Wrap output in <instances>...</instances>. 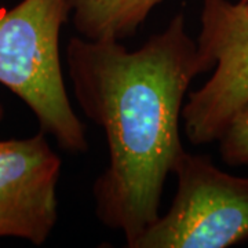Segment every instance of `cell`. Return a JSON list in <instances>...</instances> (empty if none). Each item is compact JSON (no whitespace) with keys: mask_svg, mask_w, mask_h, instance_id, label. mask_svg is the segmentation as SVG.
I'll return each mask as SVG.
<instances>
[{"mask_svg":"<svg viewBox=\"0 0 248 248\" xmlns=\"http://www.w3.org/2000/svg\"><path fill=\"white\" fill-rule=\"evenodd\" d=\"M66 63L80 109L104 128L109 166L93 184L98 221L128 246L159 218L166 179L185 152L181 115L190 83L211 71L181 11L138 50L73 36Z\"/></svg>","mask_w":248,"mask_h":248,"instance_id":"cell-1","label":"cell"},{"mask_svg":"<svg viewBox=\"0 0 248 248\" xmlns=\"http://www.w3.org/2000/svg\"><path fill=\"white\" fill-rule=\"evenodd\" d=\"M69 0H22L0 9V83L33 112L40 131L69 153L89 151L87 127L73 110L60 55Z\"/></svg>","mask_w":248,"mask_h":248,"instance_id":"cell-2","label":"cell"},{"mask_svg":"<svg viewBox=\"0 0 248 248\" xmlns=\"http://www.w3.org/2000/svg\"><path fill=\"white\" fill-rule=\"evenodd\" d=\"M172 172V204L127 247L226 248L247 241L248 177L223 172L208 156L186 151Z\"/></svg>","mask_w":248,"mask_h":248,"instance_id":"cell-3","label":"cell"},{"mask_svg":"<svg viewBox=\"0 0 248 248\" xmlns=\"http://www.w3.org/2000/svg\"><path fill=\"white\" fill-rule=\"evenodd\" d=\"M197 48L214 75L184 104L186 138L196 146L218 141L248 105V4L203 0Z\"/></svg>","mask_w":248,"mask_h":248,"instance_id":"cell-4","label":"cell"},{"mask_svg":"<svg viewBox=\"0 0 248 248\" xmlns=\"http://www.w3.org/2000/svg\"><path fill=\"white\" fill-rule=\"evenodd\" d=\"M61 169V157L43 131L0 141V237L45 244L58 221Z\"/></svg>","mask_w":248,"mask_h":248,"instance_id":"cell-5","label":"cell"},{"mask_svg":"<svg viewBox=\"0 0 248 248\" xmlns=\"http://www.w3.org/2000/svg\"><path fill=\"white\" fill-rule=\"evenodd\" d=\"M163 0H69L73 27L81 37L97 40L133 37Z\"/></svg>","mask_w":248,"mask_h":248,"instance_id":"cell-6","label":"cell"},{"mask_svg":"<svg viewBox=\"0 0 248 248\" xmlns=\"http://www.w3.org/2000/svg\"><path fill=\"white\" fill-rule=\"evenodd\" d=\"M222 160L232 167H248V105L231 120L219 137Z\"/></svg>","mask_w":248,"mask_h":248,"instance_id":"cell-7","label":"cell"},{"mask_svg":"<svg viewBox=\"0 0 248 248\" xmlns=\"http://www.w3.org/2000/svg\"><path fill=\"white\" fill-rule=\"evenodd\" d=\"M3 116H4V109H3L1 104H0V122L3 120Z\"/></svg>","mask_w":248,"mask_h":248,"instance_id":"cell-8","label":"cell"},{"mask_svg":"<svg viewBox=\"0 0 248 248\" xmlns=\"http://www.w3.org/2000/svg\"><path fill=\"white\" fill-rule=\"evenodd\" d=\"M244 1H246V3H247V4H248V0H244Z\"/></svg>","mask_w":248,"mask_h":248,"instance_id":"cell-9","label":"cell"}]
</instances>
